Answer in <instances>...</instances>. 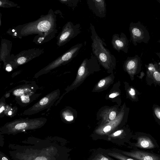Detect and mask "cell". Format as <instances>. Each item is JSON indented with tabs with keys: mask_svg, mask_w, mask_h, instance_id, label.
<instances>
[{
	"mask_svg": "<svg viewBox=\"0 0 160 160\" xmlns=\"http://www.w3.org/2000/svg\"><path fill=\"white\" fill-rule=\"evenodd\" d=\"M80 29L79 24H74L71 22H67L57 37V45L61 47L81 32Z\"/></svg>",
	"mask_w": 160,
	"mask_h": 160,
	"instance_id": "cell-7",
	"label": "cell"
},
{
	"mask_svg": "<svg viewBox=\"0 0 160 160\" xmlns=\"http://www.w3.org/2000/svg\"><path fill=\"white\" fill-rule=\"evenodd\" d=\"M0 160H11L3 152H0Z\"/></svg>",
	"mask_w": 160,
	"mask_h": 160,
	"instance_id": "cell-25",
	"label": "cell"
},
{
	"mask_svg": "<svg viewBox=\"0 0 160 160\" xmlns=\"http://www.w3.org/2000/svg\"><path fill=\"white\" fill-rule=\"evenodd\" d=\"M5 65L6 70L8 71H11L13 69L11 65L9 63H7Z\"/></svg>",
	"mask_w": 160,
	"mask_h": 160,
	"instance_id": "cell-29",
	"label": "cell"
},
{
	"mask_svg": "<svg viewBox=\"0 0 160 160\" xmlns=\"http://www.w3.org/2000/svg\"><path fill=\"white\" fill-rule=\"evenodd\" d=\"M59 1L62 3L68 5V6L74 8L77 6L79 0H60Z\"/></svg>",
	"mask_w": 160,
	"mask_h": 160,
	"instance_id": "cell-18",
	"label": "cell"
},
{
	"mask_svg": "<svg viewBox=\"0 0 160 160\" xmlns=\"http://www.w3.org/2000/svg\"><path fill=\"white\" fill-rule=\"evenodd\" d=\"M61 114L63 118H64L67 121H70L73 119V116L69 115L66 112H63Z\"/></svg>",
	"mask_w": 160,
	"mask_h": 160,
	"instance_id": "cell-20",
	"label": "cell"
},
{
	"mask_svg": "<svg viewBox=\"0 0 160 160\" xmlns=\"http://www.w3.org/2000/svg\"><path fill=\"white\" fill-rule=\"evenodd\" d=\"M108 155L119 160H138L117 152H109Z\"/></svg>",
	"mask_w": 160,
	"mask_h": 160,
	"instance_id": "cell-16",
	"label": "cell"
},
{
	"mask_svg": "<svg viewBox=\"0 0 160 160\" xmlns=\"http://www.w3.org/2000/svg\"><path fill=\"white\" fill-rule=\"evenodd\" d=\"M85 73L84 66L81 64L78 70V73L79 76H83Z\"/></svg>",
	"mask_w": 160,
	"mask_h": 160,
	"instance_id": "cell-21",
	"label": "cell"
},
{
	"mask_svg": "<svg viewBox=\"0 0 160 160\" xmlns=\"http://www.w3.org/2000/svg\"><path fill=\"white\" fill-rule=\"evenodd\" d=\"M128 41L126 35L122 32L120 34H114L112 36L111 43L114 49L118 52L122 51L127 53Z\"/></svg>",
	"mask_w": 160,
	"mask_h": 160,
	"instance_id": "cell-12",
	"label": "cell"
},
{
	"mask_svg": "<svg viewBox=\"0 0 160 160\" xmlns=\"http://www.w3.org/2000/svg\"><path fill=\"white\" fill-rule=\"evenodd\" d=\"M43 52V50L40 48H35L24 50L15 56L12 57V55L10 56L9 61L7 63L10 64L14 69L38 57Z\"/></svg>",
	"mask_w": 160,
	"mask_h": 160,
	"instance_id": "cell-8",
	"label": "cell"
},
{
	"mask_svg": "<svg viewBox=\"0 0 160 160\" xmlns=\"http://www.w3.org/2000/svg\"><path fill=\"white\" fill-rule=\"evenodd\" d=\"M153 76L154 79L157 81L160 82V72L157 71L154 72Z\"/></svg>",
	"mask_w": 160,
	"mask_h": 160,
	"instance_id": "cell-22",
	"label": "cell"
},
{
	"mask_svg": "<svg viewBox=\"0 0 160 160\" xmlns=\"http://www.w3.org/2000/svg\"><path fill=\"white\" fill-rule=\"evenodd\" d=\"M125 155L138 160H160V154L152 151L135 149L130 152L123 151Z\"/></svg>",
	"mask_w": 160,
	"mask_h": 160,
	"instance_id": "cell-11",
	"label": "cell"
},
{
	"mask_svg": "<svg viewBox=\"0 0 160 160\" xmlns=\"http://www.w3.org/2000/svg\"><path fill=\"white\" fill-rule=\"evenodd\" d=\"M106 82V81L105 79H102L98 83V86L99 88L102 87L104 86Z\"/></svg>",
	"mask_w": 160,
	"mask_h": 160,
	"instance_id": "cell-27",
	"label": "cell"
},
{
	"mask_svg": "<svg viewBox=\"0 0 160 160\" xmlns=\"http://www.w3.org/2000/svg\"><path fill=\"white\" fill-rule=\"evenodd\" d=\"M47 119L43 118L17 119L6 123L0 128L1 134L15 135L28 130H34L42 127Z\"/></svg>",
	"mask_w": 160,
	"mask_h": 160,
	"instance_id": "cell-3",
	"label": "cell"
},
{
	"mask_svg": "<svg viewBox=\"0 0 160 160\" xmlns=\"http://www.w3.org/2000/svg\"><path fill=\"white\" fill-rule=\"evenodd\" d=\"M89 9L97 16L103 18L106 15V4L104 0H88Z\"/></svg>",
	"mask_w": 160,
	"mask_h": 160,
	"instance_id": "cell-13",
	"label": "cell"
},
{
	"mask_svg": "<svg viewBox=\"0 0 160 160\" xmlns=\"http://www.w3.org/2000/svg\"><path fill=\"white\" fill-rule=\"evenodd\" d=\"M0 7L3 8H10L16 7L17 4L13 2L8 0H0Z\"/></svg>",
	"mask_w": 160,
	"mask_h": 160,
	"instance_id": "cell-17",
	"label": "cell"
},
{
	"mask_svg": "<svg viewBox=\"0 0 160 160\" xmlns=\"http://www.w3.org/2000/svg\"><path fill=\"white\" fill-rule=\"evenodd\" d=\"M60 91L58 89L48 94L31 107L25 110L23 113L24 115L36 114L51 107L59 99Z\"/></svg>",
	"mask_w": 160,
	"mask_h": 160,
	"instance_id": "cell-6",
	"label": "cell"
},
{
	"mask_svg": "<svg viewBox=\"0 0 160 160\" xmlns=\"http://www.w3.org/2000/svg\"><path fill=\"white\" fill-rule=\"evenodd\" d=\"M123 131L122 130H120L114 132V133H113L112 135V136L113 137L118 136L122 133Z\"/></svg>",
	"mask_w": 160,
	"mask_h": 160,
	"instance_id": "cell-28",
	"label": "cell"
},
{
	"mask_svg": "<svg viewBox=\"0 0 160 160\" xmlns=\"http://www.w3.org/2000/svg\"><path fill=\"white\" fill-rule=\"evenodd\" d=\"M82 46V44L81 43L72 46L62 55L40 70L35 74L34 77L37 78L59 66L70 62L77 56Z\"/></svg>",
	"mask_w": 160,
	"mask_h": 160,
	"instance_id": "cell-5",
	"label": "cell"
},
{
	"mask_svg": "<svg viewBox=\"0 0 160 160\" xmlns=\"http://www.w3.org/2000/svg\"><path fill=\"white\" fill-rule=\"evenodd\" d=\"M122 114L118 117L117 119L110 122L100 127L96 130V133L100 135L107 134L116 127L121 120Z\"/></svg>",
	"mask_w": 160,
	"mask_h": 160,
	"instance_id": "cell-14",
	"label": "cell"
},
{
	"mask_svg": "<svg viewBox=\"0 0 160 160\" xmlns=\"http://www.w3.org/2000/svg\"><path fill=\"white\" fill-rule=\"evenodd\" d=\"M137 65V61L135 57H128L124 63L126 69L130 73L135 72Z\"/></svg>",
	"mask_w": 160,
	"mask_h": 160,
	"instance_id": "cell-15",
	"label": "cell"
},
{
	"mask_svg": "<svg viewBox=\"0 0 160 160\" xmlns=\"http://www.w3.org/2000/svg\"><path fill=\"white\" fill-rule=\"evenodd\" d=\"M136 142L133 146L137 148L150 150L157 149L159 146L156 140L150 135L139 134L136 138Z\"/></svg>",
	"mask_w": 160,
	"mask_h": 160,
	"instance_id": "cell-10",
	"label": "cell"
},
{
	"mask_svg": "<svg viewBox=\"0 0 160 160\" xmlns=\"http://www.w3.org/2000/svg\"><path fill=\"white\" fill-rule=\"evenodd\" d=\"M5 110V103L3 100L1 101L0 105V117L2 114L3 112Z\"/></svg>",
	"mask_w": 160,
	"mask_h": 160,
	"instance_id": "cell-23",
	"label": "cell"
},
{
	"mask_svg": "<svg viewBox=\"0 0 160 160\" xmlns=\"http://www.w3.org/2000/svg\"><path fill=\"white\" fill-rule=\"evenodd\" d=\"M116 112L114 111L111 112L109 115V119L111 121L113 120L116 118Z\"/></svg>",
	"mask_w": 160,
	"mask_h": 160,
	"instance_id": "cell-26",
	"label": "cell"
},
{
	"mask_svg": "<svg viewBox=\"0 0 160 160\" xmlns=\"http://www.w3.org/2000/svg\"><path fill=\"white\" fill-rule=\"evenodd\" d=\"M92 53L101 64L106 69H109L115 66L116 59L109 50L104 46V42L97 34L94 26L90 23Z\"/></svg>",
	"mask_w": 160,
	"mask_h": 160,
	"instance_id": "cell-4",
	"label": "cell"
},
{
	"mask_svg": "<svg viewBox=\"0 0 160 160\" xmlns=\"http://www.w3.org/2000/svg\"><path fill=\"white\" fill-rule=\"evenodd\" d=\"M37 89L32 84L24 85L15 88L12 91V94L17 99H19L22 103L27 104L30 102L31 98Z\"/></svg>",
	"mask_w": 160,
	"mask_h": 160,
	"instance_id": "cell-9",
	"label": "cell"
},
{
	"mask_svg": "<svg viewBox=\"0 0 160 160\" xmlns=\"http://www.w3.org/2000/svg\"><path fill=\"white\" fill-rule=\"evenodd\" d=\"M22 144H10L9 154L13 160H60L59 140L28 138Z\"/></svg>",
	"mask_w": 160,
	"mask_h": 160,
	"instance_id": "cell-1",
	"label": "cell"
},
{
	"mask_svg": "<svg viewBox=\"0 0 160 160\" xmlns=\"http://www.w3.org/2000/svg\"><path fill=\"white\" fill-rule=\"evenodd\" d=\"M56 16L52 10L48 14L42 15L38 20L22 25L12 30V35L21 38L29 35L37 34L33 42L40 44L46 42L53 38L57 33Z\"/></svg>",
	"mask_w": 160,
	"mask_h": 160,
	"instance_id": "cell-2",
	"label": "cell"
},
{
	"mask_svg": "<svg viewBox=\"0 0 160 160\" xmlns=\"http://www.w3.org/2000/svg\"><path fill=\"white\" fill-rule=\"evenodd\" d=\"M92 160H114L103 155L99 153Z\"/></svg>",
	"mask_w": 160,
	"mask_h": 160,
	"instance_id": "cell-19",
	"label": "cell"
},
{
	"mask_svg": "<svg viewBox=\"0 0 160 160\" xmlns=\"http://www.w3.org/2000/svg\"><path fill=\"white\" fill-rule=\"evenodd\" d=\"M129 93L132 96H134L135 95V91L134 89L131 88L129 91Z\"/></svg>",
	"mask_w": 160,
	"mask_h": 160,
	"instance_id": "cell-30",
	"label": "cell"
},
{
	"mask_svg": "<svg viewBox=\"0 0 160 160\" xmlns=\"http://www.w3.org/2000/svg\"><path fill=\"white\" fill-rule=\"evenodd\" d=\"M118 94H119L118 93H112L110 94L109 95V97L110 98H113L117 96L118 95Z\"/></svg>",
	"mask_w": 160,
	"mask_h": 160,
	"instance_id": "cell-31",
	"label": "cell"
},
{
	"mask_svg": "<svg viewBox=\"0 0 160 160\" xmlns=\"http://www.w3.org/2000/svg\"><path fill=\"white\" fill-rule=\"evenodd\" d=\"M154 112L156 117L160 119V108L155 107L154 109Z\"/></svg>",
	"mask_w": 160,
	"mask_h": 160,
	"instance_id": "cell-24",
	"label": "cell"
}]
</instances>
